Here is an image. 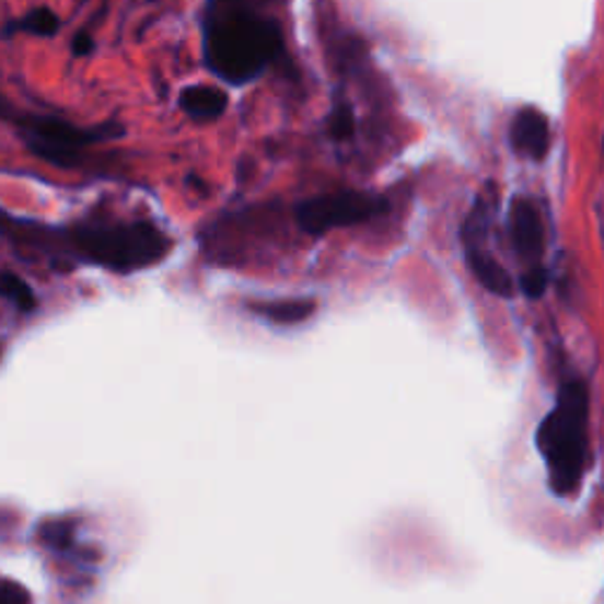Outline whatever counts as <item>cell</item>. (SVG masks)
Segmentation results:
<instances>
[{
    "instance_id": "cell-1",
    "label": "cell",
    "mask_w": 604,
    "mask_h": 604,
    "mask_svg": "<svg viewBox=\"0 0 604 604\" xmlns=\"http://www.w3.org/2000/svg\"><path fill=\"white\" fill-rule=\"evenodd\" d=\"M281 50L283 34L277 20L251 8L208 5L204 59L218 79L232 85L251 83L279 59Z\"/></svg>"
},
{
    "instance_id": "cell-2",
    "label": "cell",
    "mask_w": 604,
    "mask_h": 604,
    "mask_svg": "<svg viewBox=\"0 0 604 604\" xmlns=\"http://www.w3.org/2000/svg\"><path fill=\"white\" fill-rule=\"evenodd\" d=\"M588 414L591 397L585 383L569 381L560 387L555 409L541 420L536 430V446L546 463L548 485L555 496L577 493L591 465Z\"/></svg>"
},
{
    "instance_id": "cell-3",
    "label": "cell",
    "mask_w": 604,
    "mask_h": 604,
    "mask_svg": "<svg viewBox=\"0 0 604 604\" xmlns=\"http://www.w3.org/2000/svg\"><path fill=\"white\" fill-rule=\"evenodd\" d=\"M59 239L76 258L118 275L156 265L171 248L169 236L151 222H88Z\"/></svg>"
},
{
    "instance_id": "cell-4",
    "label": "cell",
    "mask_w": 604,
    "mask_h": 604,
    "mask_svg": "<svg viewBox=\"0 0 604 604\" xmlns=\"http://www.w3.org/2000/svg\"><path fill=\"white\" fill-rule=\"evenodd\" d=\"M18 124L28 151L57 169H71L79 163L85 147L109 142L124 135V128L114 120L97 128H79L55 116H22Z\"/></svg>"
},
{
    "instance_id": "cell-5",
    "label": "cell",
    "mask_w": 604,
    "mask_h": 604,
    "mask_svg": "<svg viewBox=\"0 0 604 604\" xmlns=\"http://www.w3.org/2000/svg\"><path fill=\"white\" fill-rule=\"evenodd\" d=\"M385 210L387 201L383 196L347 189L300 201L295 206V220L307 234L322 236L330 230H338V226L369 222L375 216H383Z\"/></svg>"
},
{
    "instance_id": "cell-6",
    "label": "cell",
    "mask_w": 604,
    "mask_h": 604,
    "mask_svg": "<svg viewBox=\"0 0 604 604\" xmlns=\"http://www.w3.org/2000/svg\"><path fill=\"white\" fill-rule=\"evenodd\" d=\"M489 220H491L489 201L485 199V196H479V201L475 204L473 213L467 216L465 226H463L465 260H467V267L473 269L475 279L485 286L487 291L510 298L512 293H515V283H512L508 269L498 263L485 246L487 232H489Z\"/></svg>"
},
{
    "instance_id": "cell-7",
    "label": "cell",
    "mask_w": 604,
    "mask_h": 604,
    "mask_svg": "<svg viewBox=\"0 0 604 604\" xmlns=\"http://www.w3.org/2000/svg\"><path fill=\"white\" fill-rule=\"evenodd\" d=\"M510 241L522 263H526L528 267L541 265L543 246H546L543 222L538 208L526 196H515L510 204Z\"/></svg>"
},
{
    "instance_id": "cell-8",
    "label": "cell",
    "mask_w": 604,
    "mask_h": 604,
    "mask_svg": "<svg viewBox=\"0 0 604 604\" xmlns=\"http://www.w3.org/2000/svg\"><path fill=\"white\" fill-rule=\"evenodd\" d=\"M510 144L520 156L543 161L550 149V126L548 118L534 107H524L512 118Z\"/></svg>"
},
{
    "instance_id": "cell-9",
    "label": "cell",
    "mask_w": 604,
    "mask_h": 604,
    "mask_svg": "<svg viewBox=\"0 0 604 604\" xmlns=\"http://www.w3.org/2000/svg\"><path fill=\"white\" fill-rule=\"evenodd\" d=\"M226 93L216 85H189L179 93V109L194 120H216L226 112Z\"/></svg>"
},
{
    "instance_id": "cell-10",
    "label": "cell",
    "mask_w": 604,
    "mask_h": 604,
    "mask_svg": "<svg viewBox=\"0 0 604 604\" xmlns=\"http://www.w3.org/2000/svg\"><path fill=\"white\" fill-rule=\"evenodd\" d=\"M253 310L267 316L275 324H298L305 322L307 316L314 312L312 300H279V302H260V305H253Z\"/></svg>"
},
{
    "instance_id": "cell-11",
    "label": "cell",
    "mask_w": 604,
    "mask_h": 604,
    "mask_svg": "<svg viewBox=\"0 0 604 604\" xmlns=\"http://www.w3.org/2000/svg\"><path fill=\"white\" fill-rule=\"evenodd\" d=\"M14 32H26V34H34V36L50 38L59 32V18L48 8H36L28 14H24L22 20L10 22L5 26V36H10Z\"/></svg>"
},
{
    "instance_id": "cell-12",
    "label": "cell",
    "mask_w": 604,
    "mask_h": 604,
    "mask_svg": "<svg viewBox=\"0 0 604 604\" xmlns=\"http://www.w3.org/2000/svg\"><path fill=\"white\" fill-rule=\"evenodd\" d=\"M3 295H5V300H10L12 305L18 307L20 312H24V314L36 310L34 291L28 289V283L14 275V271H5V275H3Z\"/></svg>"
},
{
    "instance_id": "cell-13",
    "label": "cell",
    "mask_w": 604,
    "mask_h": 604,
    "mask_svg": "<svg viewBox=\"0 0 604 604\" xmlns=\"http://www.w3.org/2000/svg\"><path fill=\"white\" fill-rule=\"evenodd\" d=\"M328 135L334 140L342 142V140H350L355 135V112L347 102H338L334 112H330L328 116Z\"/></svg>"
},
{
    "instance_id": "cell-14",
    "label": "cell",
    "mask_w": 604,
    "mask_h": 604,
    "mask_svg": "<svg viewBox=\"0 0 604 604\" xmlns=\"http://www.w3.org/2000/svg\"><path fill=\"white\" fill-rule=\"evenodd\" d=\"M520 289L526 298L538 300L548 289V269L543 265H534L526 267L524 275L520 277Z\"/></svg>"
},
{
    "instance_id": "cell-15",
    "label": "cell",
    "mask_w": 604,
    "mask_h": 604,
    "mask_svg": "<svg viewBox=\"0 0 604 604\" xmlns=\"http://www.w3.org/2000/svg\"><path fill=\"white\" fill-rule=\"evenodd\" d=\"M93 48H95V40L90 38V34H79V36L73 38V55L83 57V55H88Z\"/></svg>"
},
{
    "instance_id": "cell-16",
    "label": "cell",
    "mask_w": 604,
    "mask_h": 604,
    "mask_svg": "<svg viewBox=\"0 0 604 604\" xmlns=\"http://www.w3.org/2000/svg\"><path fill=\"white\" fill-rule=\"evenodd\" d=\"M210 3L216 5H230V8H251L253 3H258V0H210ZM253 10V8H251Z\"/></svg>"
}]
</instances>
